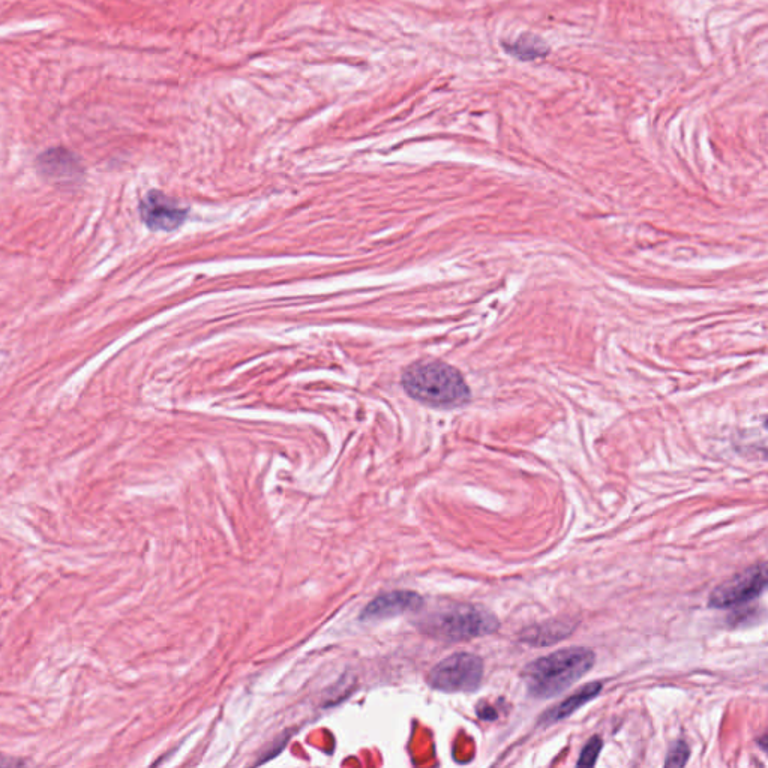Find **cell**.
<instances>
[{
  "label": "cell",
  "mask_w": 768,
  "mask_h": 768,
  "mask_svg": "<svg viewBox=\"0 0 768 768\" xmlns=\"http://www.w3.org/2000/svg\"><path fill=\"white\" fill-rule=\"evenodd\" d=\"M141 219L153 231H173L183 224L188 210L159 191H150L140 203Z\"/></svg>",
  "instance_id": "obj_6"
},
{
  "label": "cell",
  "mask_w": 768,
  "mask_h": 768,
  "mask_svg": "<svg viewBox=\"0 0 768 768\" xmlns=\"http://www.w3.org/2000/svg\"><path fill=\"white\" fill-rule=\"evenodd\" d=\"M573 629H575V623L567 620L548 621V623L537 624L522 630L519 639L531 647H546L567 638Z\"/></svg>",
  "instance_id": "obj_10"
},
{
  "label": "cell",
  "mask_w": 768,
  "mask_h": 768,
  "mask_svg": "<svg viewBox=\"0 0 768 768\" xmlns=\"http://www.w3.org/2000/svg\"><path fill=\"white\" fill-rule=\"evenodd\" d=\"M38 168L44 176L62 183L81 179L84 170L80 159L65 147H53L38 158Z\"/></svg>",
  "instance_id": "obj_8"
},
{
  "label": "cell",
  "mask_w": 768,
  "mask_h": 768,
  "mask_svg": "<svg viewBox=\"0 0 768 768\" xmlns=\"http://www.w3.org/2000/svg\"><path fill=\"white\" fill-rule=\"evenodd\" d=\"M497 617L482 606L455 605L432 612L420 621V629L432 638L456 642L497 632Z\"/></svg>",
  "instance_id": "obj_3"
},
{
  "label": "cell",
  "mask_w": 768,
  "mask_h": 768,
  "mask_svg": "<svg viewBox=\"0 0 768 768\" xmlns=\"http://www.w3.org/2000/svg\"><path fill=\"white\" fill-rule=\"evenodd\" d=\"M602 746V738L597 737V735L596 737L591 738V740L585 744L584 749H582L581 756H579L576 765H578V767H593V765L596 764L597 758H599Z\"/></svg>",
  "instance_id": "obj_12"
},
{
  "label": "cell",
  "mask_w": 768,
  "mask_h": 768,
  "mask_svg": "<svg viewBox=\"0 0 768 768\" xmlns=\"http://www.w3.org/2000/svg\"><path fill=\"white\" fill-rule=\"evenodd\" d=\"M504 50L521 60H534L548 53V45L534 35H522L513 44H503Z\"/></svg>",
  "instance_id": "obj_11"
},
{
  "label": "cell",
  "mask_w": 768,
  "mask_h": 768,
  "mask_svg": "<svg viewBox=\"0 0 768 768\" xmlns=\"http://www.w3.org/2000/svg\"><path fill=\"white\" fill-rule=\"evenodd\" d=\"M405 392L434 408L462 407L470 401V389L458 369L440 360H419L402 372Z\"/></svg>",
  "instance_id": "obj_2"
},
{
  "label": "cell",
  "mask_w": 768,
  "mask_h": 768,
  "mask_svg": "<svg viewBox=\"0 0 768 768\" xmlns=\"http://www.w3.org/2000/svg\"><path fill=\"white\" fill-rule=\"evenodd\" d=\"M767 588V566L755 564L714 588L708 605L714 609L737 608L758 599Z\"/></svg>",
  "instance_id": "obj_5"
},
{
  "label": "cell",
  "mask_w": 768,
  "mask_h": 768,
  "mask_svg": "<svg viewBox=\"0 0 768 768\" xmlns=\"http://www.w3.org/2000/svg\"><path fill=\"white\" fill-rule=\"evenodd\" d=\"M423 599L414 591L395 590L375 597L362 612L363 620H383L422 608Z\"/></svg>",
  "instance_id": "obj_7"
},
{
  "label": "cell",
  "mask_w": 768,
  "mask_h": 768,
  "mask_svg": "<svg viewBox=\"0 0 768 768\" xmlns=\"http://www.w3.org/2000/svg\"><path fill=\"white\" fill-rule=\"evenodd\" d=\"M479 717L483 720H494L497 717V713H495L492 707H483L479 710Z\"/></svg>",
  "instance_id": "obj_14"
},
{
  "label": "cell",
  "mask_w": 768,
  "mask_h": 768,
  "mask_svg": "<svg viewBox=\"0 0 768 768\" xmlns=\"http://www.w3.org/2000/svg\"><path fill=\"white\" fill-rule=\"evenodd\" d=\"M483 678V660L473 653H455L429 672L434 689L446 693L473 692Z\"/></svg>",
  "instance_id": "obj_4"
},
{
  "label": "cell",
  "mask_w": 768,
  "mask_h": 768,
  "mask_svg": "<svg viewBox=\"0 0 768 768\" xmlns=\"http://www.w3.org/2000/svg\"><path fill=\"white\" fill-rule=\"evenodd\" d=\"M594 662L596 654L590 648H564L528 663L522 671V680L530 696L549 699L581 680Z\"/></svg>",
  "instance_id": "obj_1"
},
{
  "label": "cell",
  "mask_w": 768,
  "mask_h": 768,
  "mask_svg": "<svg viewBox=\"0 0 768 768\" xmlns=\"http://www.w3.org/2000/svg\"><path fill=\"white\" fill-rule=\"evenodd\" d=\"M690 749L684 741H677L672 744L666 756V767H684L689 762Z\"/></svg>",
  "instance_id": "obj_13"
},
{
  "label": "cell",
  "mask_w": 768,
  "mask_h": 768,
  "mask_svg": "<svg viewBox=\"0 0 768 768\" xmlns=\"http://www.w3.org/2000/svg\"><path fill=\"white\" fill-rule=\"evenodd\" d=\"M603 686L599 681H593V683L585 684L581 689L576 690L569 698L561 701L560 704L555 705L551 710L546 711L539 719L540 725H552V723L560 722V720L566 719L570 714L575 713L576 710L587 704V702L593 701L600 692H602Z\"/></svg>",
  "instance_id": "obj_9"
}]
</instances>
